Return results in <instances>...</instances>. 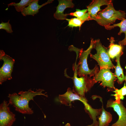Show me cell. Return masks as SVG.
<instances>
[{
    "mask_svg": "<svg viewBox=\"0 0 126 126\" xmlns=\"http://www.w3.org/2000/svg\"><path fill=\"white\" fill-rule=\"evenodd\" d=\"M68 22V26L72 28L74 27H79L80 29L82 24L84 22L78 18H74L70 19H66Z\"/></svg>",
    "mask_w": 126,
    "mask_h": 126,
    "instance_id": "cell-21",
    "label": "cell"
},
{
    "mask_svg": "<svg viewBox=\"0 0 126 126\" xmlns=\"http://www.w3.org/2000/svg\"><path fill=\"white\" fill-rule=\"evenodd\" d=\"M119 23L113 24L112 25L106 26L105 28L106 29L110 30L115 27H118L120 28V30L118 35H120L122 33H125L126 32V19L124 18Z\"/></svg>",
    "mask_w": 126,
    "mask_h": 126,
    "instance_id": "cell-20",
    "label": "cell"
},
{
    "mask_svg": "<svg viewBox=\"0 0 126 126\" xmlns=\"http://www.w3.org/2000/svg\"><path fill=\"white\" fill-rule=\"evenodd\" d=\"M125 34V38L123 40L119 42V44L122 46L126 45V32Z\"/></svg>",
    "mask_w": 126,
    "mask_h": 126,
    "instance_id": "cell-23",
    "label": "cell"
},
{
    "mask_svg": "<svg viewBox=\"0 0 126 126\" xmlns=\"http://www.w3.org/2000/svg\"><path fill=\"white\" fill-rule=\"evenodd\" d=\"M9 20L7 22H4L2 21L0 24V29H4L6 32L9 33H11L13 32L11 26L9 23Z\"/></svg>",
    "mask_w": 126,
    "mask_h": 126,
    "instance_id": "cell-22",
    "label": "cell"
},
{
    "mask_svg": "<svg viewBox=\"0 0 126 126\" xmlns=\"http://www.w3.org/2000/svg\"><path fill=\"white\" fill-rule=\"evenodd\" d=\"M123 54H120L116 56V65L115 66V72L114 75L117 79V82L119 84H122L123 81H126V76L123 73V69L120 64V59L121 56Z\"/></svg>",
    "mask_w": 126,
    "mask_h": 126,
    "instance_id": "cell-16",
    "label": "cell"
},
{
    "mask_svg": "<svg viewBox=\"0 0 126 126\" xmlns=\"http://www.w3.org/2000/svg\"><path fill=\"white\" fill-rule=\"evenodd\" d=\"M59 4L57 7L56 10L54 13V18L57 20H66L68 14H64L65 10L68 8H73L74 5L72 0H58Z\"/></svg>",
    "mask_w": 126,
    "mask_h": 126,
    "instance_id": "cell-12",
    "label": "cell"
},
{
    "mask_svg": "<svg viewBox=\"0 0 126 126\" xmlns=\"http://www.w3.org/2000/svg\"><path fill=\"white\" fill-rule=\"evenodd\" d=\"M77 66L76 64L73 65V76L71 77L74 83L72 89L75 93L79 95L85 97V94L88 92L95 84L93 79L88 76L77 77Z\"/></svg>",
    "mask_w": 126,
    "mask_h": 126,
    "instance_id": "cell-5",
    "label": "cell"
},
{
    "mask_svg": "<svg viewBox=\"0 0 126 126\" xmlns=\"http://www.w3.org/2000/svg\"><path fill=\"white\" fill-rule=\"evenodd\" d=\"M112 2L111 0H93L87 7L88 12L91 20L96 21L99 18L98 13L102 10L100 9L101 6H107Z\"/></svg>",
    "mask_w": 126,
    "mask_h": 126,
    "instance_id": "cell-11",
    "label": "cell"
},
{
    "mask_svg": "<svg viewBox=\"0 0 126 126\" xmlns=\"http://www.w3.org/2000/svg\"><path fill=\"white\" fill-rule=\"evenodd\" d=\"M95 48L96 53L94 54L90 53V56L96 60L99 65L100 69H109L115 68L108 55V50L102 44L99 39L95 40Z\"/></svg>",
    "mask_w": 126,
    "mask_h": 126,
    "instance_id": "cell-6",
    "label": "cell"
},
{
    "mask_svg": "<svg viewBox=\"0 0 126 126\" xmlns=\"http://www.w3.org/2000/svg\"><path fill=\"white\" fill-rule=\"evenodd\" d=\"M113 92L115 93L112 94L111 96L115 97V102L117 103H119L121 100H122L124 98V96L126 95V83L124 84L123 86L121 89H116Z\"/></svg>",
    "mask_w": 126,
    "mask_h": 126,
    "instance_id": "cell-19",
    "label": "cell"
},
{
    "mask_svg": "<svg viewBox=\"0 0 126 126\" xmlns=\"http://www.w3.org/2000/svg\"><path fill=\"white\" fill-rule=\"evenodd\" d=\"M58 99L61 104L67 106H71V102L75 100H79L81 102L93 120V123L88 126H98V122L97 120V117L101 114L102 108L95 109L93 108L88 103V100L85 97L79 95L74 92L70 88H68L66 92L59 95Z\"/></svg>",
    "mask_w": 126,
    "mask_h": 126,
    "instance_id": "cell-2",
    "label": "cell"
},
{
    "mask_svg": "<svg viewBox=\"0 0 126 126\" xmlns=\"http://www.w3.org/2000/svg\"><path fill=\"white\" fill-rule=\"evenodd\" d=\"M97 96V97L99 98L102 104L101 113L98 117V126H108L112 120V115L104 108L102 98L100 97Z\"/></svg>",
    "mask_w": 126,
    "mask_h": 126,
    "instance_id": "cell-14",
    "label": "cell"
},
{
    "mask_svg": "<svg viewBox=\"0 0 126 126\" xmlns=\"http://www.w3.org/2000/svg\"><path fill=\"white\" fill-rule=\"evenodd\" d=\"M0 60L4 63L0 69V84L12 78L11 74L15 62L14 59L6 54L2 50H0Z\"/></svg>",
    "mask_w": 126,
    "mask_h": 126,
    "instance_id": "cell-7",
    "label": "cell"
},
{
    "mask_svg": "<svg viewBox=\"0 0 126 126\" xmlns=\"http://www.w3.org/2000/svg\"><path fill=\"white\" fill-rule=\"evenodd\" d=\"M110 40V43L108 52L110 58L113 59L118 55L123 54L122 46L115 44L114 38L112 37L111 38Z\"/></svg>",
    "mask_w": 126,
    "mask_h": 126,
    "instance_id": "cell-15",
    "label": "cell"
},
{
    "mask_svg": "<svg viewBox=\"0 0 126 126\" xmlns=\"http://www.w3.org/2000/svg\"><path fill=\"white\" fill-rule=\"evenodd\" d=\"M95 46V40L92 38L90 46L86 50L83 51L81 49L79 50V61L77 65V74L79 77L89 75L91 77L94 76L99 71L98 67L96 65L93 69H90L87 63L88 56L90 54L92 49L94 48Z\"/></svg>",
    "mask_w": 126,
    "mask_h": 126,
    "instance_id": "cell-4",
    "label": "cell"
},
{
    "mask_svg": "<svg viewBox=\"0 0 126 126\" xmlns=\"http://www.w3.org/2000/svg\"><path fill=\"white\" fill-rule=\"evenodd\" d=\"M44 91L43 89H39L34 91L30 89L27 91H20L18 94L16 93L9 94L8 96L9 98V103L14 107L16 111L20 113L32 114L33 111L29 107V102L33 100L34 98L38 95H43L47 97L48 96L45 94L46 93H42Z\"/></svg>",
    "mask_w": 126,
    "mask_h": 126,
    "instance_id": "cell-1",
    "label": "cell"
},
{
    "mask_svg": "<svg viewBox=\"0 0 126 126\" xmlns=\"http://www.w3.org/2000/svg\"><path fill=\"white\" fill-rule=\"evenodd\" d=\"M9 104L4 100L0 105V126H11L16 118L10 110Z\"/></svg>",
    "mask_w": 126,
    "mask_h": 126,
    "instance_id": "cell-10",
    "label": "cell"
},
{
    "mask_svg": "<svg viewBox=\"0 0 126 126\" xmlns=\"http://www.w3.org/2000/svg\"><path fill=\"white\" fill-rule=\"evenodd\" d=\"M106 107L107 108H112L119 116L117 121L110 126H126V108L122 101L117 103L110 99L107 102Z\"/></svg>",
    "mask_w": 126,
    "mask_h": 126,
    "instance_id": "cell-9",
    "label": "cell"
},
{
    "mask_svg": "<svg viewBox=\"0 0 126 126\" xmlns=\"http://www.w3.org/2000/svg\"><path fill=\"white\" fill-rule=\"evenodd\" d=\"M33 0H21L18 3L13 2L7 4L8 7L14 6L18 12H21L23 9L28 7Z\"/></svg>",
    "mask_w": 126,
    "mask_h": 126,
    "instance_id": "cell-18",
    "label": "cell"
},
{
    "mask_svg": "<svg viewBox=\"0 0 126 126\" xmlns=\"http://www.w3.org/2000/svg\"><path fill=\"white\" fill-rule=\"evenodd\" d=\"M116 78L110 69L102 68L100 69L98 72L95 75L93 79L95 84L98 81H101V85L115 90L116 88L114 86V82Z\"/></svg>",
    "mask_w": 126,
    "mask_h": 126,
    "instance_id": "cell-8",
    "label": "cell"
},
{
    "mask_svg": "<svg viewBox=\"0 0 126 126\" xmlns=\"http://www.w3.org/2000/svg\"><path fill=\"white\" fill-rule=\"evenodd\" d=\"M53 1L48 0L46 2L39 5L38 4V0H33L28 7L23 9L21 12V14L24 16L27 15L34 16L39 12L40 8L47 4L52 3Z\"/></svg>",
    "mask_w": 126,
    "mask_h": 126,
    "instance_id": "cell-13",
    "label": "cell"
},
{
    "mask_svg": "<svg viewBox=\"0 0 126 126\" xmlns=\"http://www.w3.org/2000/svg\"><path fill=\"white\" fill-rule=\"evenodd\" d=\"M126 14L124 11L115 10L112 2L98 13L99 18L95 21L99 25L105 27L110 25L117 20H121L125 18Z\"/></svg>",
    "mask_w": 126,
    "mask_h": 126,
    "instance_id": "cell-3",
    "label": "cell"
},
{
    "mask_svg": "<svg viewBox=\"0 0 126 126\" xmlns=\"http://www.w3.org/2000/svg\"><path fill=\"white\" fill-rule=\"evenodd\" d=\"M76 11L74 12L68 14V15L76 17L84 22L91 20L87 9L82 10L76 9Z\"/></svg>",
    "mask_w": 126,
    "mask_h": 126,
    "instance_id": "cell-17",
    "label": "cell"
}]
</instances>
